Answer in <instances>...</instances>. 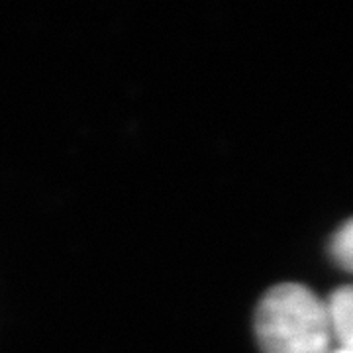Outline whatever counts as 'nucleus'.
Segmentation results:
<instances>
[{"label": "nucleus", "mask_w": 353, "mask_h": 353, "mask_svg": "<svg viewBox=\"0 0 353 353\" xmlns=\"http://www.w3.org/2000/svg\"><path fill=\"white\" fill-rule=\"evenodd\" d=\"M255 334L263 353H332L328 304L299 283L267 290L255 312Z\"/></svg>", "instance_id": "f257e3e1"}, {"label": "nucleus", "mask_w": 353, "mask_h": 353, "mask_svg": "<svg viewBox=\"0 0 353 353\" xmlns=\"http://www.w3.org/2000/svg\"><path fill=\"white\" fill-rule=\"evenodd\" d=\"M326 304L334 340L340 343L341 350L353 352V285L334 290Z\"/></svg>", "instance_id": "f03ea898"}, {"label": "nucleus", "mask_w": 353, "mask_h": 353, "mask_svg": "<svg viewBox=\"0 0 353 353\" xmlns=\"http://www.w3.org/2000/svg\"><path fill=\"white\" fill-rule=\"evenodd\" d=\"M330 253L341 269L353 273V218L334 234L330 243Z\"/></svg>", "instance_id": "7ed1b4c3"}, {"label": "nucleus", "mask_w": 353, "mask_h": 353, "mask_svg": "<svg viewBox=\"0 0 353 353\" xmlns=\"http://www.w3.org/2000/svg\"><path fill=\"white\" fill-rule=\"evenodd\" d=\"M332 353H353V352H350V350H341V347H338V350H332Z\"/></svg>", "instance_id": "20e7f679"}]
</instances>
